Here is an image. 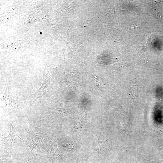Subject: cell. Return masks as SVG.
<instances>
[{
  "label": "cell",
  "instance_id": "cell-1",
  "mask_svg": "<svg viewBox=\"0 0 163 163\" xmlns=\"http://www.w3.org/2000/svg\"><path fill=\"white\" fill-rule=\"evenodd\" d=\"M5 85L6 90L2 98L1 101L4 103H5L6 107H14L16 105L17 99V95L7 83L5 84Z\"/></svg>",
  "mask_w": 163,
  "mask_h": 163
},
{
  "label": "cell",
  "instance_id": "cell-2",
  "mask_svg": "<svg viewBox=\"0 0 163 163\" xmlns=\"http://www.w3.org/2000/svg\"><path fill=\"white\" fill-rule=\"evenodd\" d=\"M50 77L47 71L44 70L43 76V82L41 88L34 94L35 101L36 99L45 95L47 91V88L49 83Z\"/></svg>",
  "mask_w": 163,
  "mask_h": 163
},
{
  "label": "cell",
  "instance_id": "cell-3",
  "mask_svg": "<svg viewBox=\"0 0 163 163\" xmlns=\"http://www.w3.org/2000/svg\"><path fill=\"white\" fill-rule=\"evenodd\" d=\"M10 131L9 135L4 138L6 143L11 145H16L24 141L17 133L13 127L11 125Z\"/></svg>",
  "mask_w": 163,
  "mask_h": 163
},
{
  "label": "cell",
  "instance_id": "cell-4",
  "mask_svg": "<svg viewBox=\"0 0 163 163\" xmlns=\"http://www.w3.org/2000/svg\"><path fill=\"white\" fill-rule=\"evenodd\" d=\"M29 146L32 150V155H35L38 152V147L36 143H35L33 140L31 142H29Z\"/></svg>",
  "mask_w": 163,
  "mask_h": 163
}]
</instances>
